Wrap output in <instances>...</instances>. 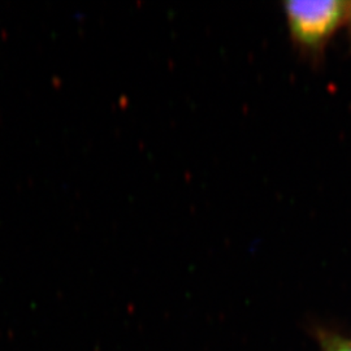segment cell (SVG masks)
Wrapping results in <instances>:
<instances>
[{
  "mask_svg": "<svg viewBox=\"0 0 351 351\" xmlns=\"http://www.w3.org/2000/svg\"><path fill=\"white\" fill-rule=\"evenodd\" d=\"M346 21H349L351 26V1H349V11H348V20Z\"/></svg>",
  "mask_w": 351,
  "mask_h": 351,
  "instance_id": "3",
  "label": "cell"
},
{
  "mask_svg": "<svg viewBox=\"0 0 351 351\" xmlns=\"http://www.w3.org/2000/svg\"><path fill=\"white\" fill-rule=\"evenodd\" d=\"M349 1H285L284 13L294 43L303 51L320 52L348 20Z\"/></svg>",
  "mask_w": 351,
  "mask_h": 351,
  "instance_id": "1",
  "label": "cell"
},
{
  "mask_svg": "<svg viewBox=\"0 0 351 351\" xmlns=\"http://www.w3.org/2000/svg\"><path fill=\"white\" fill-rule=\"evenodd\" d=\"M317 342L322 351H351L350 339L326 329L317 332Z\"/></svg>",
  "mask_w": 351,
  "mask_h": 351,
  "instance_id": "2",
  "label": "cell"
}]
</instances>
